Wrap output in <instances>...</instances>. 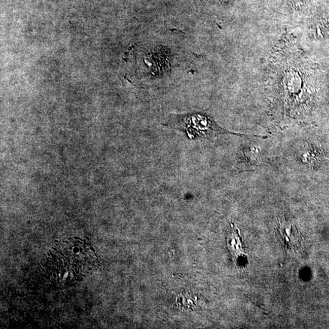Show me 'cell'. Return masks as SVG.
<instances>
[{
  "instance_id": "obj_1",
  "label": "cell",
  "mask_w": 329,
  "mask_h": 329,
  "mask_svg": "<svg viewBox=\"0 0 329 329\" xmlns=\"http://www.w3.org/2000/svg\"><path fill=\"white\" fill-rule=\"evenodd\" d=\"M164 125L182 131L190 140H213L218 135L224 134L249 136L228 131L217 125L209 116L198 113L171 115Z\"/></svg>"
},
{
  "instance_id": "obj_2",
  "label": "cell",
  "mask_w": 329,
  "mask_h": 329,
  "mask_svg": "<svg viewBox=\"0 0 329 329\" xmlns=\"http://www.w3.org/2000/svg\"><path fill=\"white\" fill-rule=\"evenodd\" d=\"M278 231L286 249L298 252L303 247V236L296 226L285 219L279 220Z\"/></svg>"
},
{
  "instance_id": "obj_3",
  "label": "cell",
  "mask_w": 329,
  "mask_h": 329,
  "mask_svg": "<svg viewBox=\"0 0 329 329\" xmlns=\"http://www.w3.org/2000/svg\"><path fill=\"white\" fill-rule=\"evenodd\" d=\"M243 162H241V170H253L261 164V155L259 150L255 148H247L244 150Z\"/></svg>"
}]
</instances>
